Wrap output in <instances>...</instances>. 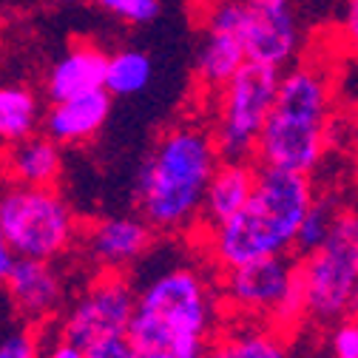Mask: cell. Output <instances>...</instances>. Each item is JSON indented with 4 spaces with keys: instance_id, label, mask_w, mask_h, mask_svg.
<instances>
[{
    "instance_id": "17",
    "label": "cell",
    "mask_w": 358,
    "mask_h": 358,
    "mask_svg": "<svg viewBox=\"0 0 358 358\" xmlns=\"http://www.w3.org/2000/svg\"><path fill=\"white\" fill-rule=\"evenodd\" d=\"M205 358H293L287 333L267 322H245L222 330Z\"/></svg>"
},
{
    "instance_id": "25",
    "label": "cell",
    "mask_w": 358,
    "mask_h": 358,
    "mask_svg": "<svg viewBox=\"0 0 358 358\" xmlns=\"http://www.w3.org/2000/svg\"><path fill=\"white\" fill-rule=\"evenodd\" d=\"M85 358H140V350L128 336H120V338H108V341L88 347Z\"/></svg>"
},
{
    "instance_id": "16",
    "label": "cell",
    "mask_w": 358,
    "mask_h": 358,
    "mask_svg": "<svg viewBox=\"0 0 358 358\" xmlns=\"http://www.w3.org/2000/svg\"><path fill=\"white\" fill-rule=\"evenodd\" d=\"M259 165L253 159H222L208 194H205V208H202V225H219V222L231 219L234 213L242 210V205L250 199L253 185H256Z\"/></svg>"
},
{
    "instance_id": "1",
    "label": "cell",
    "mask_w": 358,
    "mask_h": 358,
    "mask_svg": "<svg viewBox=\"0 0 358 358\" xmlns=\"http://www.w3.org/2000/svg\"><path fill=\"white\" fill-rule=\"evenodd\" d=\"M222 162L213 131L196 122L168 128L134 179V205L157 234H185L202 222L205 194Z\"/></svg>"
},
{
    "instance_id": "29",
    "label": "cell",
    "mask_w": 358,
    "mask_h": 358,
    "mask_svg": "<svg viewBox=\"0 0 358 358\" xmlns=\"http://www.w3.org/2000/svg\"><path fill=\"white\" fill-rule=\"evenodd\" d=\"M140 358H173V355L165 350H140Z\"/></svg>"
},
{
    "instance_id": "3",
    "label": "cell",
    "mask_w": 358,
    "mask_h": 358,
    "mask_svg": "<svg viewBox=\"0 0 358 358\" xmlns=\"http://www.w3.org/2000/svg\"><path fill=\"white\" fill-rule=\"evenodd\" d=\"M128 338L137 350H165L173 358H205L216 338V293L188 264L159 271L137 290Z\"/></svg>"
},
{
    "instance_id": "13",
    "label": "cell",
    "mask_w": 358,
    "mask_h": 358,
    "mask_svg": "<svg viewBox=\"0 0 358 358\" xmlns=\"http://www.w3.org/2000/svg\"><path fill=\"white\" fill-rule=\"evenodd\" d=\"M3 285L12 307L29 324L49 322L66 304V282L52 259L17 256L12 273L6 276Z\"/></svg>"
},
{
    "instance_id": "10",
    "label": "cell",
    "mask_w": 358,
    "mask_h": 358,
    "mask_svg": "<svg viewBox=\"0 0 358 358\" xmlns=\"http://www.w3.org/2000/svg\"><path fill=\"white\" fill-rule=\"evenodd\" d=\"M248 63L242 34V0H208L205 31L196 52V80L205 92H219Z\"/></svg>"
},
{
    "instance_id": "26",
    "label": "cell",
    "mask_w": 358,
    "mask_h": 358,
    "mask_svg": "<svg viewBox=\"0 0 358 358\" xmlns=\"http://www.w3.org/2000/svg\"><path fill=\"white\" fill-rule=\"evenodd\" d=\"M341 31H344V43H347V46L352 52H358V0H347Z\"/></svg>"
},
{
    "instance_id": "7",
    "label": "cell",
    "mask_w": 358,
    "mask_h": 358,
    "mask_svg": "<svg viewBox=\"0 0 358 358\" xmlns=\"http://www.w3.org/2000/svg\"><path fill=\"white\" fill-rule=\"evenodd\" d=\"M282 69L248 60L216 92L213 140L222 159H253L264 122L273 111Z\"/></svg>"
},
{
    "instance_id": "5",
    "label": "cell",
    "mask_w": 358,
    "mask_h": 358,
    "mask_svg": "<svg viewBox=\"0 0 358 358\" xmlns=\"http://www.w3.org/2000/svg\"><path fill=\"white\" fill-rule=\"evenodd\" d=\"M307 319L336 324L358 316V208H341L333 234L304 256H299Z\"/></svg>"
},
{
    "instance_id": "30",
    "label": "cell",
    "mask_w": 358,
    "mask_h": 358,
    "mask_svg": "<svg viewBox=\"0 0 358 358\" xmlns=\"http://www.w3.org/2000/svg\"><path fill=\"white\" fill-rule=\"evenodd\" d=\"M57 3H80V0H57Z\"/></svg>"
},
{
    "instance_id": "21",
    "label": "cell",
    "mask_w": 358,
    "mask_h": 358,
    "mask_svg": "<svg viewBox=\"0 0 358 358\" xmlns=\"http://www.w3.org/2000/svg\"><path fill=\"white\" fill-rule=\"evenodd\" d=\"M341 202L333 199V196H316L310 205V210L304 213V222H301V228H299V236H296V253L304 256L310 250H316L330 234H333V225H336V219L341 213Z\"/></svg>"
},
{
    "instance_id": "20",
    "label": "cell",
    "mask_w": 358,
    "mask_h": 358,
    "mask_svg": "<svg viewBox=\"0 0 358 358\" xmlns=\"http://www.w3.org/2000/svg\"><path fill=\"white\" fill-rule=\"evenodd\" d=\"M154 74L151 57L140 49H120L108 55V71H106V88L114 97H134L143 88H148Z\"/></svg>"
},
{
    "instance_id": "24",
    "label": "cell",
    "mask_w": 358,
    "mask_h": 358,
    "mask_svg": "<svg viewBox=\"0 0 358 358\" xmlns=\"http://www.w3.org/2000/svg\"><path fill=\"white\" fill-rule=\"evenodd\" d=\"M333 358H358V316L341 319L330 330Z\"/></svg>"
},
{
    "instance_id": "27",
    "label": "cell",
    "mask_w": 358,
    "mask_h": 358,
    "mask_svg": "<svg viewBox=\"0 0 358 358\" xmlns=\"http://www.w3.org/2000/svg\"><path fill=\"white\" fill-rule=\"evenodd\" d=\"M43 358H85V350H83L80 344H74V341L57 336V341H55L46 352H43Z\"/></svg>"
},
{
    "instance_id": "19",
    "label": "cell",
    "mask_w": 358,
    "mask_h": 358,
    "mask_svg": "<svg viewBox=\"0 0 358 358\" xmlns=\"http://www.w3.org/2000/svg\"><path fill=\"white\" fill-rule=\"evenodd\" d=\"M43 122V108L29 85H0V148L29 140Z\"/></svg>"
},
{
    "instance_id": "28",
    "label": "cell",
    "mask_w": 358,
    "mask_h": 358,
    "mask_svg": "<svg viewBox=\"0 0 358 358\" xmlns=\"http://www.w3.org/2000/svg\"><path fill=\"white\" fill-rule=\"evenodd\" d=\"M15 262H17V253L12 250V245H9L6 234H3V228H0V282H6V276L12 273Z\"/></svg>"
},
{
    "instance_id": "14",
    "label": "cell",
    "mask_w": 358,
    "mask_h": 358,
    "mask_svg": "<svg viewBox=\"0 0 358 358\" xmlns=\"http://www.w3.org/2000/svg\"><path fill=\"white\" fill-rule=\"evenodd\" d=\"M111 97L114 94L108 88H97V92H88L71 100H60L43 117V128L60 145H80L94 140L111 114Z\"/></svg>"
},
{
    "instance_id": "18",
    "label": "cell",
    "mask_w": 358,
    "mask_h": 358,
    "mask_svg": "<svg viewBox=\"0 0 358 358\" xmlns=\"http://www.w3.org/2000/svg\"><path fill=\"white\" fill-rule=\"evenodd\" d=\"M6 168L15 182L23 185H55L63 171L60 143L49 134H31L29 140L17 143L6 154Z\"/></svg>"
},
{
    "instance_id": "22",
    "label": "cell",
    "mask_w": 358,
    "mask_h": 358,
    "mask_svg": "<svg viewBox=\"0 0 358 358\" xmlns=\"http://www.w3.org/2000/svg\"><path fill=\"white\" fill-rule=\"evenodd\" d=\"M92 3L131 26H145V23L157 20V15L162 9L159 0H92Z\"/></svg>"
},
{
    "instance_id": "23",
    "label": "cell",
    "mask_w": 358,
    "mask_h": 358,
    "mask_svg": "<svg viewBox=\"0 0 358 358\" xmlns=\"http://www.w3.org/2000/svg\"><path fill=\"white\" fill-rule=\"evenodd\" d=\"M0 358H43L34 330L20 327V330H9L0 336Z\"/></svg>"
},
{
    "instance_id": "6",
    "label": "cell",
    "mask_w": 358,
    "mask_h": 358,
    "mask_svg": "<svg viewBox=\"0 0 358 358\" xmlns=\"http://www.w3.org/2000/svg\"><path fill=\"white\" fill-rule=\"evenodd\" d=\"M0 228L26 259H60L77 242V216L55 185L15 182L0 191Z\"/></svg>"
},
{
    "instance_id": "11",
    "label": "cell",
    "mask_w": 358,
    "mask_h": 358,
    "mask_svg": "<svg viewBox=\"0 0 358 358\" xmlns=\"http://www.w3.org/2000/svg\"><path fill=\"white\" fill-rule=\"evenodd\" d=\"M242 34L248 60L282 71L293 66L301 46L293 0H242Z\"/></svg>"
},
{
    "instance_id": "9",
    "label": "cell",
    "mask_w": 358,
    "mask_h": 358,
    "mask_svg": "<svg viewBox=\"0 0 358 358\" xmlns=\"http://www.w3.org/2000/svg\"><path fill=\"white\" fill-rule=\"evenodd\" d=\"M296 271L299 259L293 256H267L231 267V271L222 273V299L242 319L271 324L296 279Z\"/></svg>"
},
{
    "instance_id": "8",
    "label": "cell",
    "mask_w": 358,
    "mask_h": 358,
    "mask_svg": "<svg viewBox=\"0 0 358 358\" xmlns=\"http://www.w3.org/2000/svg\"><path fill=\"white\" fill-rule=\"evenodd\" d=\"M134 310H137V287L120 271H100L66 310L60 322V336L80 344L83 350L108 338L131 333Z\"/></svg>"
},
{
    "instance_id": "4",
    "label": "cell",
    "mask_w": 358,
    "mask_h": 358,
    "mask_svg": "<svg viewBox=\"0 0 358 358\" xmlns=\"http://www.w3.org/2000/svg\"><path fill=\"white\" fill-rule=\"evenodd\" d=\"M333 80L322 63H293L282 71L273 111L256 145V165L313 173L327 148Z\"/></svg>"
},
{
    "instance_id": "15",
    "label": "cell",
    "mask_w": 358,
    "mask_h": 358,
    "mask_svg": "<svg viewBox=\"0 0 358 358\" xmlns=\"http://www.w3.org/2000/svg\"><path fill=\"white\" fill-rule=\"evenodd\" d=\"M106 71H108V55L92 46V43H77L63 57L55 60L46 77V94L52 103H60L97 92V88H106Z\"/></svg>"
},
{
    "instance_id": "2",
    "label": "cell",
    "mask_w": 358,
    "mask_h": 358,
    "mask_svg": "<svg viewBox=\"0 0 358 358\" xmlns=\"http://www.w3.org/2000/svg\"><path fill=\"white\" fill-rule=\"evenodd\" d=\"M313 199L316 191L310 173L259 165L253 194L242 210L205 228L210 262L225 273L256 259L293 256L299 228Z\"/></svg>"
},
{
    "instance_id": "12",
    "label": "cell",
    "mask_w": 358,
    "mask_h": 358,
    "mask_svg": "<svg viewBox=\"0 0 358 358\" xmlns=\"http://www.w3.org/2000/svg\"><path fill=\"white\" fill-rule=\"evenodd\" d=\"M157 228L145 216H106L83 231V253L97 271L125 273L154 248Z\"/></svg>"
}]
</instances>
